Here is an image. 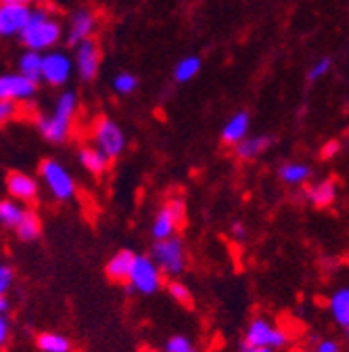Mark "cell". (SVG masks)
Instances as JSON below:
<instances>
[{"label": "cell", "instance_id": "obj_31", "mask_svg": "<svg viewBox=\"0 0 349 352\" xmlns=\"http://www.w3.org/2000/svg\"><path fill=\"white\" fill-rule=\"evenodd\" d=\"M312 352H343L339 340L335 338H312Z\"/></svg>", "mask_w": 349, "mask_h": 352}, {"label": "cell", "instance_id": "obj_24", "mask_svg": "<svg viewBox=\"0 0 349 352\" xmlns=\"http://www.w3.org/2000/svg\"><path fill=\"white\" fill-rule=\"evenodd\" d=\"M15 233H17V237H19L21 241H27V243H29V241H36V239L40 237V233H42V220H40L38 212L25 208V214H23V218L19 220V225H17Z\"/></svg>", "mask_w": 349, "mask_h": 352}, {"label": "cell", "instance_id": "obj_27", "mask_svg": "<svg viewBox=\"0 0 349 352\" xmlns=\"http://www.w3.org/2000/svg\"><path fill=\"white\" fill-rule=\"evenodd\" d=\"M139 76L132 74V72H117L113 78H111V91L119 97H130L139 91Z\"/></svg>", "mask_w": 349, "mask_h": 352}, {"label": "cell", "instance_id": "obj_26", "mask_svg": "<svg viewBox=\"0 0 349 352\" xmlns=\"http://www.w3.org/2000/svg\"><path fill=\"white\" fill-rule=\"evenodd\" d=\"M25 214V208L15 201V199H3L0 201V227H5V229H17L19 225V220L23 218Z\"/></svg>", "mask_w": 349, "mask_h": 352}, {"label": "cell", "instance_id": "obj_19", "mask_svg": "<svg viewBox=\"0 0 349 352\" xmlns=\"http://www.w3.org/2000/svg\"><path fill=\"white\" fill-rule=\"evenodd\" d=\"M136 254L132 250H119L117 254H113L105 267V273L111 281L117 283H125L130 277V271H132V264H134Z\"/></svg>", "mask_w": 349, "mask_h": 352}, {"label": "cell", "instance_id": "obj_3", "mask_svg": "<svg viewBox=\"0 0 349 352\" xmlns=\"http://www.w3.org/2000/svg\"><path fill=\"white\" fill-rule=\"evenodd\" d=\"M38 176H40V183L49 189V193L57 201H69L77 193V183L73 179V174L65 168V164H61L55 157H47L40 162Z\"/></svg>", "mask_w": 349, "mask_h": 352}, {"label": "cell", "instance_id": "obj_22", "mask_svg": "<svg viewBox=\"0 0 349 352\" xmlns=\"http://www.w3.org/2000/svg\"><path fill=\"white\" fill-rule=\"evenodd\" d=\"M201 57L199 55H184L182 59L176 61V65H173L171 69V80L176 84H189L191 80H195L201 72Z\"/></svg>", "mask_w": 349, "mask_h": 352}, {"label": "cell", "instance_id": "obj_36", "mask_svg": "<svg viewBox=\"0 0 349 352\" xmlns=\"http://www.w3.org/2000/svg\"><path fill=\"white\" fill-rule=\"evenodd\" d=\"M339 149H341V143H339V141H330V143L324 145L322 157H324V160H330V157H335V155L339 153Z\"/></svg>", "mask_w": 349, "mask_h": 352}, {"label": "cell", "instance_id": "obj_1", "mask_svg": "<svg viewBox=\"0 0 349 352\" xmlns=\"http://www.w3.org/2000/svg\"><path fill=\"white\" fill-rule=\"evenodd\" d=\"M80 111V97L73 88H63L57 95L53 109L36 116V128L40 137L51 145H63L75 122V116Z\"/></svg>", "mask_w": 349, "mask_h": 352}, {"label": "cell", "instance_id": "obj_23", "mask_svg": "<svg viewBox=\"0 0 349 352\" xmlns=\"http://www.w3.org/2000/svg\"><path fill=\"white\" fill-rule=\"evenodd\" d=\"M42 59H45V53H38V51H23L17 57V72L23 74L25 78L40 82L42 78Z\"/></svg>", "mask_w": 349, "mask_h": 352}, {"label": "cell", "instance_id": "obj_9", "mask_svg": "<svg viewBox=\"0 0 349 352\" xmlns=\"http://www.w3.org/2000/svg\"><path fill=\"white\" fill-rule=\"evenodd\" d=\"M243 344L247 346H255V348H270V350H282L289 346V333L270 323L268 319L264 317H257L253 319L247 329H245V336H243Z\"/></svg>", "mask_w": 349, "mask_h": 352}, {"label": "cell", "instance_id": "obj_7", "mask_svg": "<svg viewBox=\"0 0 349 352\" xmlns=\"http://www.w3.org/2000/svg\"><path fill=\"white\" fill-rule=\"evenodd\" d=\"M151 258L159 271L167 277H178L186 269V245L184 239L173 235L161 241H155L151 248Z\"/></svg>", "mask_w": 349, "mask_h": 352}, {"label": "cell", "instance_id": "obj_12", "mask_svg": "<svg viewBox=\"0 0 349 352\" xmlns=\"http://www.w3.org/2000/svg\"><path fill=\"white\" fill-rule=\"evenodd\" d=\"M38 84L23 74L15 72H5L0 74V99L13 101V103H29L38 95Z\"/></svg>", "mask_w": 349, "mask_h": 352}, {"label": "cell", "instance_id": "obj_25", "mask_svg": "<svg viewBox=\"0 0 349 352\" xmlns=\"http://www.w3.org/2000/svg\"><path fill=\"white\" fill-rule=\"evenodd\" d=\"M36 346L40 352H71V342L67 336L57 331H42L36 338Z\"/></svg>", "mask_w": 349, "mask_h": 352}, {"label": "cell", "instance_id": "obj_10", "mask_svg": "<svg viewBox=\"0 0 349 352\" xmlns=\"http://www.w3.org/2000/svg\"><path fill=\"white\" fill-rule=\"evenodd\" d=\"M73 65H75V76L80 78L82 84H93L99 78L101 65H103V51L101 44L91 38L77 47H73Z\"/></svg>", "mask_w": 349, "mask_h": 352}, {"label": "cell", "instance_id": "obj_42", "mask_svg": "<svg viewBox=\"0 0 349 352\" xmlns=\"http://www.w3.org/2000/svg\"><path fill=\"white\" fill-rule=\"evenodd\" d=\"M343 262H345V267H347V269H349V254H347V256H345V260H343Z\"/></svg>", "mask_w": 349, "mask_h": 352}, {"label": "cell", "instance_id": "obj_13", "mask_svg": "<svg viewBox=\"0 0 349 352\" xmlns=\"http://www.w3.org/2000/svg\"><path fill=\"white\" fill-rule=\"evenodd\" d=\"M7 193L11 199L19 201V204H32L38 199L40 195V183L36 176L23 172V170H11L7 174Z\"/></svg>", "mask_w": 349, "mask_h": 352}, {"label": "cell", "instance_id": "obj_21", "mask_svg": "<svg viewBox=\"0 0 349 352\" xmlns=\"http://www.w3.org/2000/svg\"><path fill=\"white\" fill-rule=\"evenodd\" d=\"M328 313L341 329L349 325V285H341L330 294Z\"/></svg>", "mask_w": 349, "mask_h": 352}, {"label": "cell", "instance_id": "obj_41", "mask_svg": "<svg viewBox=\"0 0 349 352\" xmlns=\"http://www.w3.org/2000/svg\"><path fill=\"white\" fill-rule=\"evenodd\" d=\"M289 352H310V350H305V348H289Z\"/></svg>", "mask_w": 349, "mask_h": 352}, {"label": "cell", "instance_id": "obj_2", "mask_svg": "<svg viewBox=\"0 0 349 352\" xmlns=\"http://www.w3.org/2000/svg\"><path fill=\"white\" fill-rule=\"evenodd\" d=\"M63 38H65V25L49 5L32 7L27 25L19 36V42L23 44L25 51H38V53L55 51L59 49Z\"/></svg>", "mask_w": 349, "mask_h": 352}, {"label": "cell", "instance_id": "obj_14", "mask_svg": "<svg viewBox=\"0 0 349 352\" xmlns=\"http://www.w3.org/2000/svg\"><path fill=\"white\" fill-rule=\"evenodd\" d=\"M29 15H32V7L0 5V38L5 40L19 38L27 25Z\"/></svg>", "mask_w": 349, "mask_h": 352}, {"label": "cell", "instance_id": "obj_17", "mask_svg": "<svg viewBox=\"0 0 349 352\" xmlns=\"http://www.w3.org/2000/svg\"><path fill=\"white\" fill-rule=\"evenodd\" d=\"M337 181L333 179H320L312 185L305 187V199H308L314 208H328L337 199Z\"/></svg>", "mask_w": 349, "mask_h": 352}, {"label": "cell", "instance_id": "obj_15", "mask_svg": "<svg viewBox=\"0 0 349 352\" xmlns=\"http://www.w3.org/2000/svg\"><path fill=\"white\" fill-rule=\"evenodd\" d=\"M249 128H251V113L247 109H239L222 126L220 141L228 147H237L243 139L249 137Z\"/></svg>", "mask_w": 349, "mask_h": 352}, {"label": "cell", "instance_id": "obj_6", "mask_svg": "<svg viewBox=\"0 0 349 352\" xmlns=\"http://www.w3.org/2000/svg\"><path fill=\"white\" fill-rule=\"evenodd\" d=\"M93 145L103 151L109 160H117L123 155L125 147H128V137L125 130L109 116H99L93 124V132H91Z\"/></svg>", "mask_w": 349, "mask_h": 352}, {"label": "cell", "instance_id": "obj_8", "mask_svg": "<svg viewBox=\"0 0 349 352\" xmlns=\"http://www.w3.org/2000/svg\"><path fill=\"white\" fill-rule=\"evenodd\" d=\"M73 76H75V65H73L71 53H67L63 49L45 53V59H42V78H40L42 84L63 91V88H67V84L71 82Z\"/></svg>", "mask_w": 349, "mask_h": 352}, {"label": "cell", "instance_id": "obj_30", "mask_svg": "<svg viewBox=\"0 0 349 352\" xmlns=\"http://www.w3.org/2000/svg\"><path fill=\"white\" fill-rule=\"evenodd\" d=\"M167 294H169L171 300H176V302L182 304V306H193V294H191L189 285H184V283L178 281V279H171V281L167 283Z\"/></svg>", "mask_w": 349, "mask_h": 352}, {"label": "cell", "instance_id": "obj_38", "mask_svg": "<svg viewBox=\"0 0 349 352\" xmlns=\"http://www.w3.org/2000/svg\"><path fill=\"white\" fill-rule=\"evenodd\" d=\"M0 5H19V7H32L34 0H0Z\"/></svg>", "mask_w": 349, "mask_h": 352}, {"label": "cell", "instance_id": "obj_39", "mask_svg": "<svg viewBox=\"0 0 349 352\" xmlns=\"http://www.w3.org/2000/svg\"><path fill=\"white\" fill-rule=\"evenodd\" d=\"M7 311H9V300L7 296H0V315H7Z\"/></svg>", "mask_w": 349, "mask_h": 352}, {"label": "cell", "instance_id": "obj_34", "mask_svg": "<svg viewBox=\"0 0 349 352\" xmlns=\"http://www.w3.org/2000/svg\"><path fill=\"white\" fill-rule=\"evenodd\" d=\"M9 340H11V321L7 315H0V352L5 350Z\"/></svg>", "mask_w": 349, "mask_h": 352}, {"label": "cell", "instance_id": "obj_40", "mask_svg": "<svg viewBox=\"0 0 349 352\" xmlns=\"http://www.w3.org/2000/svg\"><path fill=\"white\" fill-rule=\"evenodd\" d=\"M36 5H49V3H53V0H34Z\"/></svg>", "mask_w": 349, "mask_h": 352}, {"label": "cell", "instance_id": "obj_29", "mask_svg": "<svg viewBox=\"0 0 349 352\" xmlns=\"http://www.w3.org/2000/svg\"><path fill=\"white\" fill-rule=\"evenodd\" d=\"M330 67H333V57L330 55H322V57H318L310 65L308 74H305V80H308V84H316V82H320L330 72Z\"/></svg>", "mask_w": 349, "mask_h": 352}, {"label": "cell", "instance_id": "obj_16", "mask_svg": "<svg viewBox=\"0 0 349 352\" xmlns=\"http://www.w3.org/2000/svg\"><path fill=\"white\" fill-rule=\"evenodd\" d=\"M77 162L84 168V172H88L91 176H103L109 170V164H111V160L103 151H99L93 143L91 145H82L77 149Z\"/></svg>", "mask_w": 349, "mask_h": 352}, {"label": "cell", "instance_id": "obj_5", "mask_svg": "<svg viewBox=\"0 0 349 352\" xmlns=\"http://www.w3.org/2000/svg\"><path fill=\"white\" fill-rule=\"evenodd\" d=\"M186 220V201L180 195H173L161 204V208L155 212L153 223H151V235L155 241L173 237L182 227Z\"/></svg>", "mask_w": 349, "mask_h": 352}, {"label": "cell", "instance_id": "obj_18", "mask_svg": "<svg viewBox=\"0 0 349 352\" xmlns=\"http://www.w3.org/2000/svg\"><path fill=\"white\" fill-rule=\"evenodd\" d=\"M278 179L289 187H303L312 181V166L305 162H285L278 166Z\"/></svg>", "mask_w": 349, "mask_h": 352}, {"label": "cell", "instance_id": "obj_4", "mask_svg": "<svg viewBox=\"0 0 349 352\" xmlns=\"http://www.w3.org/2000/svg\"><path fill=\"white\" fill-rule=\"evenodd\" d=\"M161 285H163V273L153 262V258L136 254L132 271H130V277L125 281V294L128 296H134V294L153 296L161 289Z\"/></svg>", "mask_w": 349, "mask_h": 352}, {"label": "cell", "instance_id": "obj_20", "mask_svg": "<svg viewBox=\"0 0 349 352\" xmlns=\"http://www.w3.org/2000/svg\"><path fill=\"white\" fill-rule=\"evenodd\" d=\"M272 145V137L268 135H251L247 139H243L237 147H234V155L241 162H253L257 157L264 155Z\"/></svg>", "mask_w": 349, "mask_h": 352}, {"label": "cell", "instance_id": "obj_28", "mask_svg": "<svg viewBox=\"0 0 349 352\" xmlns=\"http://www.w3.org/2000/svg\"><path fill=\"white\" fill-rule=\"evenodd\" d=\"M163 352H199L195 342L184 333H173L165 340Z\"/></svg>", "mask_w": 349, "mask_h": 352}, {"label": "cell", "instance_id": "obj_37", "mask_svg": "<svg viewBox=\"0 0 349 352\" xmlns=\"http://www.w3.org/2000/svg\"><path fill=\"white\" fill-rule=\"evenodd\" d=\"M239 352H276V350H270V348H255V346H247V344L241 342Z\"/></svg>", "mask_w": 349, "mask_h": 352}, {"label": "cell", "instance_id": "obj_32", "mask_svg": "<svg viewBox=\"0 0 349 352\" xmlns=\"http://www.w3.org/2000/svg\"><path fill=\"white\" fill-rule=\"evenodd\" d=\"M17 118H19V105L13 103V101L0 99V126L9 124V122H13Z\"/></svg>", "mask_w": 349, "mask_h": 352}, {"label": "cell", "instance_id": "obj_35", "mask_svg": "<svg viewBox=\"0 0 349 352\" xmlns=\"http://www.w3.org/2000/svg\"><path fill=\"white\" fill-rule=\"evenodd\" d=\"M230 235L234 241H245L247 239V225L243 223V220H234V223L230 225Z\"/></svg>", "mask_w": 349, "mask_h": 352}, {"label": "cell", "instance_id": "obj_33", "mask_svg": "<svg viewBox=\"0 0 349 352\" xmlns=\"http://www.w3.org/2000/svg\"><path fill=\"white\" fill-rule=\"evenodd\" d=\"M13 279H15L13 269L7 267V264H0V296H5L9 292V287L13 285Z\"/></svg>", "mask_w": 349, "mask_h": 352}, {"label": "cell", "instance_id": "obj_11", "mask_svg": "<svg viewBox=\"0 0 349 352\" xmlns=\"http://www.w3.org/2000/svg\"><path fill=\"white\" fill-rule=\"evenodd\" d=\"M99 28V17L88 7H77L69 13L67 25H65V44L69 49L77 47V44L95 38Z\"/></svg>", "mask_w": 349, "mask_h": 352}]
</instances>
